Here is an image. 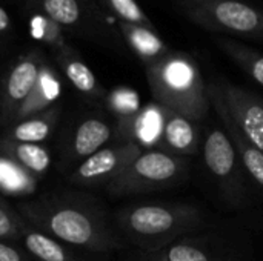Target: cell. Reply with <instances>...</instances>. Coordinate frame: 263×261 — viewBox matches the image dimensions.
Masks as SVG:
<instances>
[{
    "mask_svg": "<svg viewBox=\"0 0 263 261\" xmlns=\"http://www.w3.org/2000/svg\"><path fill=\"white\" fill-rule=\"evenodd\" d=\"M153 98L171 109L202 123L211 109L208 83L197 60L185 51L173 49L168 55L145 68Z\"/></svg>",
    "mask_w": 263,
    "mask_h": 261,
    "instance_id": "1",
    "label": "cell"
},
{
    "mask_svg": "<svg viewBox=\"0 0 263 261\" xmlns=\"http://www.w3.org/2000/svg\"><path fill=\"white\" fill-rule=\"evenodd\" d=\"M45 15L62 28H72L82 22V6L79 0H40Z\"/></svg>",
    "mask_w": 263,
    "mask_h": 261,
    "instance_id": "22",
    "label": "cell"
},
{
    "mask_svg": "<svg viewBox=\"0 0 263 261\" xmlns=\"http://www.w3.org/2000/svg\"><path fill=\"white\" fill-rule=\"evenodd\" d=\"M117 228L146 252L168 248L203 225V211L191 203H137L117 212Z\"/></svg>",
    "mask_w": 263,
    "mask_h": 261,
    "instance_id": "3",
    "label": "cell"
},
{
    "mask_svg": "<svg viewBox=\"0 0 263 261\" xmlns=\"http://www.w3.org/2000/svg\"><path fill=\"white\" fill-rule=\"evenodd\" d=\"M111 137L112 129L106 120H103L102 117H86L74 131L71 154L74 155V158L85 160L86 157L105 148Z\"/></svg>",
    "mask_w": 263,
    "mask_h": 261,
    "instance_id": "13",
    "label": "cell"
},
{
    "mask_svg": "<svg viewBox=\"0 0 263 261\" xmlns=\"http://www.w3.org/2000/svg\"><path fill=\"white\" fill-rule=\"evenodd\" d=\"M59 57H60V63H62L66 78L79 92H82L83 95L94 98V100L105 97V89L100 86L94 72L83 60H80L77 55H74L72 51L62 54Z\"/></svg>",
    "mask_w": 263,
    "mask_h": 261,
    "instance_id": "18",
    "label": "cell"
},
{
    "mask_svg": "<svg viewBox=\"0 0 263 261\" xmlns=\"http://www.w3.org/2000/svg\"><path fill=\"white\" fill-rule=\"evenodd\" d=\"M217 46L257 85L263 88V54L233 37H217Z\"/></svg>",
    "mask_w": 263,
    "mask_h": 261,
    "instance_id": "17",
    "label": "cell"
},
{
    "mask_svg": "<svg viewBox=\"0 0 263 261\" xmlns=\"http://www.w3.org/2000/svg\"><path fill=\"white\" fill-rule=\"evenodd\" d=\"M216 85L233 122L263 152V97L228 80L216 82Z\"/></svg>",
    "mask_w": 263,
    "mask_h": 261,
    "instance_id": "8",
    "label": "cell"
},
{
    "mask_svg": "<svg viewBox=\"0 0 263 261\" xmlns=\"http://www.w3.org/2000/svg\"><path fill=\"white\" fill-rule=\"evenodd\" d=\"M103 2L112 11L117 20L156 29L153 20L145 14V11L136 0H103Z\"/></svg>",
    "mask_w": 263,
    "mask_h": 261,
    "instance_id": "23",
    "label": "cell"
},
{
    "mask_svg": "<svg viewBox=\"0 0 263 261\" xmlns=\"http://www.w3.org/2000/svg\"><path fill=\"white\" fill-rule=\"evenodd\" d=\"M29 31L35 40L52 48L59 55L71 51L62 32V26H59L45 14H34L29 18Z\"/></svg>",
    "mask_w": 263,
    "mask_h": 261,
    "instance_id": "21",
    "label": "cell"
},
{
    "mask_svg": "<svg viewBox=\"0 0 263 261\" xmlns=\"http://www.w3.org/2000/svg\"><path fill=\"white\" fill-rule=\"evenodd\" d=\"M59 94H60V85H59L57 75L49 66L43 63L32 92L29 94L26 102L20 106L14 118L18 122L32 115L46 112L48 109L52 108L51 105L59 97Z\"/></svg>",
    "mask_w": 263,
    "mask_h": 261,
    "instance_id": "14",
    "label": "cell"
},
{
    "mask_svg": "<svg viewBox=\"0 0 263 261\" xmlns=\"http://www.w3.org/2000/svg\"><path fill=\"white\" fill-rule=\"evenodd\" d=\"M225 261H227V260H225Z\"/></svg>",
    "mask_w": 263,
    "mask_h": 261,
    "instance_id": "29",
    "label": "cell"
},
{
    "mask_svg": "<svg viewBox=\"0 0 263 261\" xmlns=\"http://www.w3.org/2000/svg\"><path fill=\"white\" fill-rule=\"evenodd\" d=\"M143 146L137 142H123L105 146L80 162L71 180L80 186H109L125 168L142 152Z\"/></svg>",
    "mask_w": 263,
    "mask_h": 261,
    "instance_id": "7",
    "label": "cell"
},
{
    "mask_svg": "<svg viewBox=\"0 0 263 261\" xmlns=\"http://www.w3.org/2000/svg\"><path fill=\"white\" fill-rule=\"evenodd\" d=\"M23 246L25 251L39 261H74L68 254L62 243H59L51 235L37 231V229H25L23 231Z\"/></svg>",
    "mask_w": 263,
    "mask_h": 261,
    "instance_id": "19",
    "label": "cell"
},
{
    "mask_svg": "<svg viewBox=\"0 0 263 261\" xmlns=\"http://www.w3.org/2000/svg\"><path fill=\"white\" fill-rule=\"evenodd\" d=\"M154 148L185 158L196 155L202 148L199 123L171 109L162 108L160 134Z\"/></svg>",
    "mask_w": 263,
    "mask_h": 261,
    "instance_id": "9",
    "label": "cell"
},
{
    "mask_svg": "<svg viewBox=\"0 0 263 261\" xmlns=\"http://www.w3.org/2000/svg\"><path fill=\"white\" fill-rule=\"evenodd\" d=\"M59 118V111L57 108H51L46 112L18 120L9 131V137L8 140L12 142H18V143H37L40 145L42 142H45Z\"/></svg>",
    "mask_w": 263,
    "mask_h": 261,
    "instance_id": "16",
    "label": "cell"
},
{
    "mask_svg": "<svg viewBox=\"0 0 263 261\" xmlns=\"http://www.w3.org/2000/svg\"><path fill=\"white\" fill-rule=\"evenodd\" d=\"M117 25L128 48L137 55L145 68L154 65L173 51L171 46L159 35L157 29L131 25L120 20H117Z\"/></svg>",
    "mask_w": 263,
    "mask_h": 261,
    "instance_id": "12",
    "label": "cell"
},
{
    "mask_svg": "<svg viewBox=\"0 0 263 261\" xmlns=\"http://www.w3.org/2000/svg\"><path fill=\"white\" fill-rule=\"evenodd\" d=\"M0 261H28V258L14 246L0 242Z\"/></svg>",
    "mask_w": 263,
    "mask_h": 261,
    "instance_id": "25",
    "label": "cell"
},
{
    "mask_svg": "<svg viewBox=\"0 0 263 261\" xmlns=\"http://www.w3.org/2000/svg\"><path fill=\"white\" fill-rule=\"evenodd\" d=\"M176 9L191 23L242 38L263 40V9L242 0H174Z\"/></svg>",
    "mask_w": 263,
    "mask_h": 261,
    "instance_id": "6",
    "label": "cell"
},
{
    "mask_svg": "<svg viewBox=\"0 0 263 261\" xmlns=\"http://www.w3.org/2000/svg\"><path fill=\"white\" fill-rule=\"evenodd\" d=\"M208 94H210V100H211V108H214V111L220 120V125H222L223 131L227 132V135L230 137L245 169L248 171V174L254 180V183L263 188V152L247 138V135L239 129V126L230 117V114L223 105V100L219 94L216 82L208 83Z\"/></svg>",
    "mask_w": 263,
    "mask_h": 261,
    "instance_id": "10",
    "label": "cell"
},
{
    "mask_svg": "<svg viewBox=\"0 0 263 261\" xmlns=\"http://www.w3.org/2000/svg\"><path fill=\"white\" fill-rule=\"evenodd\" d=\"M23 226L17 220V217L0 203V242L17 238L20 234H23Z\"/></svg>",
    "mask_w": 263,
    "mask_h": 261,
    "instance_id": "24",
    "label": "cell"
},
{
    "mask_svg": "<svg viewBox=\"0 0 263 261\" xmlns=\"http://www.w3.org/2000/svg\"><path fill=\"white\" fill-rule=\"evenodd\" d=\"M11 26V17L3 6H0V32H5Z\"/></svg>",
    "mask_w": 263,
    "mask_h": 261,
    "instance_id": "27",
    "label": "cell"
},
{
    "mask_svg": "<svg viewBox=\"0 0 263 261\" xmlns=\"http://www.w3.org/2000/svg\"><path fill=\"white\" fill-rule=\"evenodd\" d=\"M203 165L222 200L234 209H247L256 203L251 177L222 126L206 129L202 140ZM254 182V180H253Z\"/></svg>",
    "mask_w": 263,
    "mask_h": 261,
    "instance_id": "4",
    "label": "cell"
},
{
    "mask_svg": "<svg viewBox=\"0 0 263 261\" xmlns=\"http://www.w3.org/2000/svg\"><path fill=\"white\" fill-rule=\"evenodd\" d=\"M190 169L191 163L185 157H177L157 148H143L108 186V191L116 197H123L179 188L190 178Z\"/></svg>",
    "mask_w": 263,
    "mask_h": 261,
    "instance_id": "5",
    "label": "cell"
},
{
    "mask_svg": "<svg viewBox=\"0 0 263 261\" xmlns=\"http://www.w3.org/2000/svg\"><path fill=\"white\" fill-rule=\"evenodd\" d=\"M257 191H259V195H260V198L263 200V188H260V186H257Z\"/></svg>",
    "mask_w": 263,
    "mask_h": 261,
    "instance_id": "28",
    "label": "cell"
},
{
    "mask_svg": "<svg viewBox=\"0 0 263 261\" xmlns=\"http://www.w3.org/2000/svg\"><path fill=\"white\" fill-rule=\"evenodd\" d=\"M43 65V60L39 54H29L22 57L11 72L8 74V78L5 82L3 89V109L5 114L15 117L20 106L26 102L29 94L32 92L40 68Z\"/></svg>",
    "mask_w": 263,
    "mask_h": 261,
    "instance_id": "11",
    "label": "cell"
},
{
    "mask_svg": "<svg viewBox=\"0 0 263 261\" xmlns=\"http://www.w3.org/2000/svg\"><path fill=\"white\" fill-rule=\"evenodd\" d=\"M2 151L11 162L32 175H43L51 166L49 151L37 143H18L6 138L2 143Z\"/></svg>",
    "mask_w": 263,
    "mask_h": 261,
    "instance_id": "15",
    "label": "cell"
},
{
    "mask_svg": "<svg viewBox=\"0 0 263 261\" xmlns=\"http://www.w3.org/2000/svg\"><path fill=\"white\" fill-rule=\"evenodd\" d=\"M140 261H168V258L165 255V249H160V251L146 252V255Z\"/></svg>",
    "mask_w": 263,
    "mask_h": 261,
    "instance_id": "26",
    "label": "cell"
},
{
    "mask_svg": "<svg viewBox=\"0 0 263 261\" xmlns=\"http://www.w3.org/2000/svg\"><path fill=\"white\" fill-rule=\"evenodd\" d=\"M168 261H225L222 260L213 248L199 238L182 237L165 248Z\"/></svg>",
    "mask_w": 263,
    "mask_h": 261,
    "instance_id": "20",
    "label": "cell"
},
{
    "mask_svg": "<svg viewBox=\"0 0 263 261\" xmlns=\"http://www.w3.org/2000/svg\"><path fill=\"white\" fill-rule=\"evenodd\" d=\"M25 214L45 234L69 246L105 252L122 246L103 212L91 205L80 203H32Z\"/></svg>",
    "mask_w": 263,
    "mask_h": 261,
    "instance_id": "2",
    "label": "cell"
}]
</instances>
